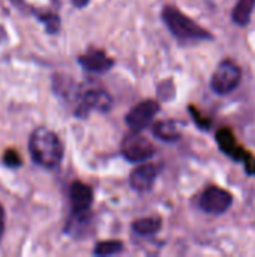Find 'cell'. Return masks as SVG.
Listing matches in <instances>:
<instances>
[{
	"mask_svg": "<svg viewBox=\"0 0 255 257\" xmlns=\"http://www.w3.org/2000/svg\"><path fill=\"white\" fill-rule=\"evenodd\" d=\"M29 151L33 161L45 169L59 167L63 158V145L50 128H36L29 139Z\"/></svg>",
	"mask_w": 255,
	"mask_h": 257,
	"instance_id": "obj_1",
	"label": "cell"
},
{
	"mask_svg": "<svg viewBox=\"0 0 255 257\" xmlns=\"http://www.w3.org/2000/svg\"><path fill=\"white\" fill-rule=\"evenodd\" d=\"M162 20L170 32L180 41H204L210 38V35L203 27H200L194 20L186 17L174 6L164 8Z\"/></svg>",
	"mask_w": 255,
	"mask_h": 257,
	"instance_id": "obj_2",
	"label": "cell"
},
{
	"mask_svg": "<svg viewBox=\"0 0 255 257\" xmlns=\"http://www.w3.org/2000/svg\"><path fill=\"white\" fill-rule=\"evenodd\" d=\"M240 80H242L240 68L236 63L225 60L216 68L212 77V89L219 95H225L233 92L239 86Z\"/></svg>",
	"mask_w": 255,
	"mask_h": 257,
	"instance_id": "obj_3",
	"label": "cell"
},
{
	"mask_svg": "<svg viewBox=\"0 0 255 257\" xmlns=\"http://www.w3.org/2000/svg\"><path fill=\"white\" fill-rule=\"evenodd\" d=\"M122 154L128 161L140 163L155 155V146L149 139L134 131V134L126 136L125 140L122 142Z\"/></svg>",
	"mask_w": 255,
	"mask_h": 257,
	"instance_id": "obj_4",
	"label": "cell"
},
{
	"mask_svg": "<svg viewBox=\"0 0 255 257\" xmlns=\"http://www.w3.org/2000/svg\"><path fill=\"white\" fill-rule=\"evenodd\" d=\"M111 104H113V101H111V96L108 92H105L104 89H90L83 93L81 101L75 110V114L80 117H84L92 110L105 113L111 108Z\"/></svg>",
	"mask_w": 255,
	"mask_h": 257,
	"instance_id": "obj_5",
	"label": "cell"
},
{
	"mask_svg": "<svg viewBox=\"0 0 255 257\" xmlns=\"http://www.w3.org/2000/svg\"><path fill=\"white\" fill-rule=\"evenodd\" d=\"M159 111V104L153 99H147V101H141L138 102L134 108H131V111L126 116V123L129 125V128L132 131H143L146 126L150 125V122L153 120V117L156 116V113Z\"/></svg>",
	"mask_w": 255,
	"mask_h": 257,
	"instance_id": "obj_6",
	"label": "cell"
},
{
	"mask_svg": "<svg viewBox=\"0 0 255 257\" xmlns=\"http://www.w3.org/2000/svg\"><path fill=\"white\" fill-rule=\"evenodd\" d=\"M233 203V196L218 187H209L201 199H200V206L204 212L207 214H224Z\"/></svg>",
	"mask_w": 255,
	"mask_h": 257,
	"instance_id": "obj_7",
	"label": "cell"
},
{
	"mask_svg": "<svg viewBox=\"0 0 255 257\" xmlns=\"http://www.w3.org/2000/svg\"><path fill=\"white\" fill-rule=\"evenodd\" d=\"M69 200L74 217L78 220H84L93 202V191L89 185L83 182H74L69 190Z\"/></svg>",
	"mask_w": 255,
	"mask_h": 257,
	"instance_id": "obj_8",
	"label": "cell"
},
{
	"mask_svg": "<svg viewBox=\"0 0 255 257\" xmlns=\"http://www.w3.org/2000/svg\"><path fill=\"white\" fill-rule=\"evenodd\" d=\"M78 62L84 69H87L90 72H98V74L108 71L114 63L113 59L108 57L105 54V51H102V50L87 51V53H84L83 56L78 57Z\"/></svg>",
	"mask_w": 255,
	"mask_h": 257,
	"instance_id": "obj_9",
	"label": "cell"
},
{
	"mask_svg": "<svg viewBox=\"0 0 255 257\" xmlns=\"http://www.w3.org/2000/svg\"><path fill=\"white\" fill-rule=\"evenodd\" d=\"M216 142L219 145V148L227 154L230 155L231 158L237 160V161H245L248 158V154L246 151L237 143L234 134L231 130L228 128H221L216 134Z\"/></svg>",
	"mask_w": 255,
	"mask_h": 257,
	"instance_id": "obj_10",
	"label": "cell"
},
{
	"mask_svg": "<svg viewBox=\"0 0 255 257\" xmlns=\"http://www.w3.org/2000/svg\"><path fill=\"white\" fill-rule=\"evenodd\" d=\"M156 175H158V170L153 164L138 166L131 173V178H129L131 187L137 191H147L153 185Z\"/></svg>",
	"mask_w": 255,
	"mask_h": 257,
	"instance_id": "obj_11",
	"label": "cell"
},
{
	"mask_svg": "<svg viewBox=\"0 0 255 257\" xmlns=\"http://www.w3.org/2000/svg\"><path fill=\"white\" fill-rule=\"evenodd\" d=\"M153 133L164 142H176L182 137V126L176 120H161L153 126Z\"/></svg>",
	"mask_w": 255,
	"mask_h": 257,
	"instance_id": "obj_12",
	"label": "cell"
},
{
	"mask_svg": "<svg viewBox=\"0 0 255 257\" xmlns=\"http://www.w3.org/2000/svg\"><path fill=\"white\" fill-rule=\"evenodd\" d=\"M255 8V0H239L233 9V20L239 26H245L251 20V14Z\"/></svg>",
	"mask_w": 255,
	"mask_h": 257,
	"instance_id": "obj_13",
	"label": "cell"
},
{
	"mask_svg": "<svg viewBox=\"0 0 255 257\" xmlns=\"http://www.w3.org/2000/svg\"><path fill=\"white\" fill-rule=\"evenodd\" d=\"M159 229H161V218H158V217L141 218L132 224V230L138 235H153Z\"/></svg>",
	"mask_w": 255,
	"mask_h": 257,
	"instance_id": "obj_14",
	"label": "cell"
},
{
	"mask_svg": "<svg viewBox=\"0 0 255 257\" xmlns=\"http://www.w3.org/2000/svg\"><path fill=\"white\" fill-rule=\"evenodd\" d=\"M123 250V244L120 241H102L98 242L93 254L96 256H111V254H117Z\"/></svg>",
	"mask_w": 255,
	"mask_h": 257,
	"instance_id": "obj_15",
	"label": "cell"
},
{
	"mask_svg": "<svg viewBox=\"0 0 255 257\" xmlns=\"http://www.w3.org/2000/svg\"><path fill=\"white\" fill-rule=\"evenodd\" d=\"M3 163H5V166H8L11 169H17L21 166V157L17 151L8 149L3 155Z\"/></svg>",
	"mask_w": 255,
	"mask_h": 257,
	"instance_id": "obj_16",
	"label": "cell"
},
{
	"mask_svg": "<svg viewBox=\"0 0 255 257\" xmlns=\"http://www.w3.org/2000/svg\"><path fill=\"white\" fill-rule=\"evenodd\" d=\"M42 20L45 21L48 32L54 33V32L59 30V18H57V15H47V17H44Z\"/></svg>",
	"mask_w": 255,
	"mask_h": 257,
	"instance_id": "obj_17",
	"label": "cell"
},
{
	"mask_svg": "<svg viewBox=\"0 0 255 257\" xmlns=\"http://www.w3.org/2000/svg\"><path fill=\"white\" fill-rule=\"evenodd\" d=\"M3 232H5V211L0 205V238L3 236Z\"/></svg>",
	"mask_w": 255,
	"mask_h": 257,
	"instance_id": "obj_18",
	"label": "cell"
},
{
	"mask_svg": "<svg viewBox=\"0 0 255 257\" xmlns=\"http://www.w3.org/2000/svg\"><path fill=\"white\" fill-rule=\"evenodd\" d=\"M90 0H72L74 6H77V8H84V6H87Z\"/></svg>",
	"mask_w": 255,
	"mask_h": 257,
	"instance_id": "obj_19",
	"label": "cell"
}]
</instances>
